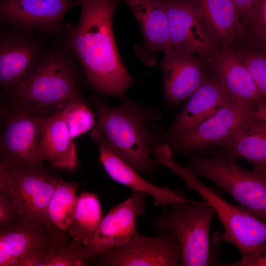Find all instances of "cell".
Here are the masks:
<instances>
[{
    "label": "cell",
    "instance_id": "cell-1",
    "mask_svg": "<svg viewBox=\"0 0 266 266\" xmlns=\"http://www.w3.org/2000/svg\"><path fill=\"white\" fill-rule=\"evenodd\" d=\"M76 26L68 28L66 48L81 63L87 81L97 91L123 98L134 80L116 46L112 20L120 0H78Z\"/></svg>",
    "mask_w": 266,
    "mask_h": 266
},
{
    "label": "cell",
    "instance_id": "cell-2",
    "mask_svg": "<svg viewBox=\"0 0 266 266\" xmlns=\"http://www.w3.org/2000/svg\"><path fill=\"white\" fill-rule=\"evenodd\" d=\"M91 101L98 118L96 125L113 151L138 173L152 178L157 168L153 151L161 143L148 125L160 118L159 112L133 100L117 107L96 98Z\"/></svg>",
    "mask_w": 266,
    "mask_h": 266
},
{
    "label": "cell",
    "instance_id": "cell-3",
    "mask_svg": "<svg viewBox=\"0 0 266 266\" xmlns=\"http://www.w3.org/2000/svg\"><path fill=\"white\" fill-rule=\"evenodd\" d=\"M73 57L66 48L48 50L43 64L30 78L17 86L2 90V94L10 101L30 107L42 114L61 109L81 94L77 89Z\"/></svg>",
    "mask_w": 266,
    "mask_h": 266
},
{
    "label": "cell",
    "instance_id": "cell-4",
    "mask_svg": "<svg viewBox=\"0 0 266 266\" xmlns=\"http://www.w3.org/2000/svg\"><path fill=\"white\" fill-rule=\"evenodd\" d=\"M185 169L196 178H205L232 197L239 206L266 222V175L241 167L237 159L211 150L210 157L185 153Z\"/></svg>",
    "mask_w": 266,
    "mask_h": 266
},
{
    "label": "cell",
    "instance_id": "cell-5",
    "mask_svg": "<svg viewBox=\"0 0 266 266\" xmlns=\"http://www.w3.org/2000/svg\"><path fill=\"white\" fill-rule=\"evenodd\" d=\"M170 206L167 212L153 217V228L158 233L170 231L175 235L182 253L180 266L220 265L212 253L209 242L214 208L207 202L197 201Z\"/></svg>",
    "mask_w": 266,
    "mask_h": 266
},
{
    "label": "cell",
    "instance_id": "cell-6",
    "mask_svg": "<svg viewBox=\"0 0 266 266\" xmlns=\"http://www.w3.org/2000/svg\"><path fill=\"white\" fill-rule=\"evenodd\" d=\"M169 168L186 183L187 189L197 191L214 209L223 227V233L213 235V242H228L239 251L241 258L266 243V222L246 212L239 206L226 201L213 190L191 175L175 161Z\"/></svg>",
    "mask_w": 266,
    "mask_h": 266
},
{
    "label": "cell",
    "instance_id": "cell-7",
    "mask_svg": "<svg viewBox=\"0 0 266 266\" xmlns=\"http://www.w3.org/2000/svg\"><path fill=\"white\" fill-rule=\"evenodd\" d=\"M39 163L6 166L0 162L17 206L16 222L37 229H55L48 219V207L59 178Z\"/></svg>",
    "mask_w": 266,
    "mask_h": 266
},
{
    "label": "cell",
    "instance_id": "cell-8",
    "mask_svg": "<svg viewBox=\"0 0 266 266\" xmlns=\"http://www.w3.org/2000/svg\"><path fill=\"white\" fill-rule=\"evenodd\" d=\"M3 115L0 158L6 166H31L39 163L38 151L46 117L33 108L10 101Z\"/></svg>",
    "mask_w": 266,
    "mask_h": 266
},
{
    "label": "cell",
    "instance_id": "cell-9",
    "mask_svg": "<svg viewBox=\"0 0 266 266\" xmlns=\"http://www.w3.org/2000/svg\"><path fill=\"white\" fill-rule=\"evenodd\" d=\"M257 113L255 109L231 99L197 127L168 142L172 155L221 148Z\"/></svg>",
    "mask_w": 266,
    "mask_h": 266
},
{
    "label": "cell",
    "instance_id": "cell-10",
    "mask_svg": "<svg viewBox=\"0 0 266 266\" xmlns=\"http://www.w3.org/2000/svg\"><path fill=\"white\" fill-rule=\"evenodd\" d=\"M181 260L177 238L172 232L166 231L152 236L139 234L89 263L101 266H178Z\"/></svg>",
    "mask_w": 266,
    "mask_h": 266
},
{
    "label": "cell",
    "instance_id": "cell-11",
    "mask_svg": "<svg viewBox=\"0 0 266 266\" xmlns=\"http://www.w3.org/2000/svg\"><path fill=\"white\" fill-rule=\"evenodd\" d=\"M14 28L0 33V84L2 90L30 78L42 66L48 50L31 33Z\"/></svg>",
    "mask_w": 266,
    "mask_h": 266
},
{
    "label": "cell",
    "instance_id": "cell-12",
    "mask_svg": "<svg viewBox=\"0 0 266 266\" xmlns=\"http://www.w3.org/2000/svg\"><path fill=\"white\" fill-rule=\"evenodd\" d=\"M130 196L104 216L92 243L81 245V258L87 264L96 256L138 235L137 218L145 213L147 194L132 190Z\"/></svg>",
    "mask_w": 266,
    "mask_h": 266
},
{
    "label": "cell",
    "instance_id": "cell-13",
    "mask_svg": "<svg viewBox=\"0 0 266 266\" xmlns=\"http://www.w3.org/2000/svg\"><path fill=\"white\" fill-rule=\"evenodd\" d=\"M78 4V0H0V20L29 33H53L60 30L67 12Z\"/></svg>",
    "mask_w": 266,
    "mask_h": 266
},
{
    "label": "cell",
    "instance_id": "cell-14",
    "mask_svg": "<svg viewBox=\"0 0 266 266\" xmlns=\"http://www.w3.org/2000/svg\"><path fill=\"white\" fill-rule=\"evenodd\" d=\"M170 40L175 50L194 54L205 63L220 46L188 0H166Z\"/></svg>",
    "mask_w": 266,
    "mask_h": 266
},
{
    "label": "cell",
    "instance_id": "cell-15",
    "mask_svg": "<svg viewBox=\"0 0 266 266\" xmlns=\"http://www.w3.org/2000/svg\"><path fill=\"white\" fill-rule=\"evenodd\" d=\"M91 137L99 150V159L109 176L132 190L149 194L154 199V205L165 209L174 203L193 201L183 194L174 191L167 185L159 187L142 177L139 173L119 158L112 150L106 139L97 126L91 132Z\"/></svg>",
    "mask_w": 266,
    "mask_h": 266
},
{
    "label": "cell",
    "instance_id": "cell-16",
    "mask_svg": "<svg viewBox=\"0 0 266 266\" xmlns=\"http://www.w3.org/2000/svg\"><path fill=\"white\" fill-rule=\"evenodd\" d=\"M161 68L164 99L170 107L190 97L208 74L206 64L202 59L174 49L164 53Z\"/></svg>",
    "mask_w": 266,
    "mask_h": 266
},
{
    "label": "cell",
    "instance_id": "cell-17",
    "mask_svg": "<svg viewBox=\"0 0 266 266\" xmlns=\"http://www.w3.org/2000/svg\"><path fill=\"white\" fill-rule=\"evenodd\" d=\"M205 63L209 72L220 81L233 100L258 112L263 107L265 100L247 68L231 47H220Z\"/></svg>",
    "mask_w": 266,
    "mask_h": 266
},
{
    "label": "cell",
    "instance_id": "cell-18",
    "mask_svg": "<svg viewBox=\"0 0 266 266\" xmlns=\"http://www.w3.org/2000/svg\"><path fill=\"white\" fill-rule=\"evenodd\" d=\"M67 240L66 233L60 230L37 229L15 222L0 229V266H22L48 246Z\"/></svg>",
    "mask_w": 266,
    "mask_h": 266
},
{
    "label": "cell",
    "instance_id": "cell-19",
    "mask_svg": "<svg viewBox=\"0 0 266 266\" xmlns=\"http://www.w3.org/2000/svg\"><path fill=\"white\" fill-rule=\"evenodd\" d=\"M232 99L220 81L210 73L176 116L166 133L168 142L192 130Z\"/></svg>",
    "mask_w": 266,
    "mask_h": 266
},
{
    "label": "cell",
    "instance_id": "cell-20",
    "mask_svg": "<svg viewBox=\"0 0 266 266\" xmlns=\"http://www.w3.org/2000/svg\"><path fill=\"white\" fill-rule=\"evenodd\" d=\"M197 11L206 31L221 47L240 40L243 26L231 0H188Z\"/></svg>",
    "mask_w": 266,
    "mask_h": 266
},
{
    "label": "cell",
    "instance_id": "cell-21",
    "mask_svg": "<svg viewBox=\"0 0 266 266\" xmlns=\"http://www.w3.org/2000/svg\"><path fill=\"white\" fill-rule=\"evenodd\" d=\"M61 109L43 121L38 160H45L53 166L69 169L78 165L76 147Z\"/></svg>",
    "mask_w": 266,
    "mask_h": 266
},
{
    "label": "cell",
    "instance_id": "cell-22",
    "mask_svg": "<svg viewBox=\"0 0 266 266\" xmlns=\"http://www.w3.org/2000/svg\"><path fill=\"white\" fill-rule=\"evenodd\" d=\"M137 19L148 48L164 53L173 49L166 0H122Z\"/></svg>",
    "mask_w": 266,
    "mask_h": 266
},
{
    "label": "cell",
    "instance_id": "cell-23",
    "mask_svg": "<svg viewBox=\"0 0 266 266\" xmlns=\"http://www.w3.org/2000/svg\"><path fill=\"white\" fill-rule=\"evenodd\" d=\"M219 152L250 163L253 169L266 175V120L256 114Z\"/></svg>",
    "mask_w": 266,
    "mask_h": 266
},
{
    "label": "cell",
    "instance_id": "cell-24",
    "mask_svg": "<svg viewBox=\"0 0 266 266\" xmlns=\"http://www.w3.org/2000/svg\"><path fill=\"white\" fill-rule=\"evenodd\" d=\"M103 218L97 195L82 192L78 196L73 219L66 232L82 245L88 246L93 240Z\"/></svg>",
    "mask_w": 266,
    "mask_h": 266
},
{
    "label": "cell",
    "instance_id": "cell-25",
    "mask_svg": "<svg viewBox=\"0 0 266 266\" xmlns=\"http://www.w3.org/2000/svg\"><path fill=\"white\" fill-rule=\"evenodd\" d=\"M76 182H65L59 178L48 207L49 222L56 230L66 233L73 221L78 196Z\"/></svg>",
    "mask_w": 266,
    "mask_h": 266
},
{
    "label": "cell",
    "instance_id": "cell-26",
    "mask_svg": "<svg viewBox=\"0 0 266 266\" xmlns=\"http://www.w3.org/2000/svg\"><path fill=\"white\" fill-rule=\"evenodd\" d=\"M82 245L72 239L52 244L25 260L22 266H84L80 255Z\"/></svg>",
    "mask_w": 266,
    "mask_h": 266
},
{
    "label": "cell",
    "instance_id": "cell-27",
    "mask_svg": "<svg viewBox=\"0 0 266 266\" xmlns=\"http://www.w3.org/2000/svg\"><path fill=\"white\" fill-rule=\"evenodd\" d=\"M61 110L73 139L87 132L95 125L94 112L83 100L81 94L69 101Z\"/></svg>",
    "mask_w": 266,
    "mask_h": 266
},
{
    "label": "cell",
    "instance_id": "cell-28",
    "mask_svg": "<svg viewBox=\"0 0 266 266\" xmlns=\"http://www.w3.org/2000/svg\"><path fill=\"white\" fill-rule=\"evenodd\" d=\"M233 49L247 68L266 102V51L248 46Z\"/></svg>",
    "mask_w": 266,
    "mask_h": 266
},
{
    "label": "cell",
    "instance_id": "cell-29",
    "mask_svg": "<svg viewBox=\"0 0 266 266\" xmlns=\"http://www.w3.org/2000/svg\"><path fill=\"white\" fill-rule=\"evenodd\" d=\"M240 39L248 46L266 51V0H258L251 17L242 24Z\"/></svg>",
    "mask_w": 266,
    "mask_h": 266
},
{
    "label": "cell",
    "instance_id": "cell-30",
    "mask_svg": "<svg viewBox=\"0 0 266 266\" xmlns=\"http://www.w3.org/2000/svg\"><path fill=\"white\" fill-rule=\"evenodd\" d=\"M17 209L3 167L0 166V229L16 222Z\"/></svg>",
    "mask_w": 266,
    "mask_h": 266
},
{
    "label": "cell",
    "instance_id": "cell-31",
    "mask_svg": "<svg viewBox=\"0 0 266 266\" xmlns=\"http://www.w3.org/2000/svg\"><path fill=\"white\" fill-rule=\"evenodd\" d=\"M227 266H266V243L260 245L240 260L230 263H221Z\"/></svg>",
    "mask_w": 266,
    "mask_h": 266
},
{
    "label": "cell",
    "instance_id": "cell-32",
    "mask_svg": "<svg viewBox=\"0 0 266 266\" xmlns=\"http://www.w3.org/2000/svg\"><path fill=\"white\" fill-rule=\"evenodd\" d=\"M235 6L242 24L252 16L258 0H231Z\"/></svg>",
    "mask_w": 266,
    "mask_h": 266
},
{
    "label": "cell",
    "instance_id": "cell-33",
    "mask_svg": "<svg viewBox=\"0 0 266 266\" xmlns=\"http://www.w3.org/2000/svg\"><path fill=\"white\" fill-rule=\"evenodd\" d=\"M258 114L264 118L266 120V103Z\"/></svg>",
    "mask_w": 266,
    "mask_h": 266
}]
</instances>
